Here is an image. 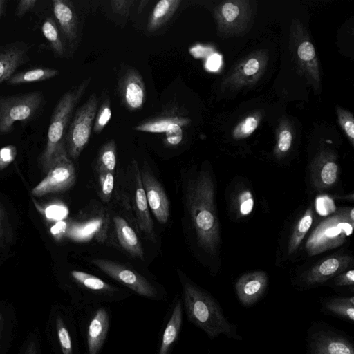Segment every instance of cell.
<instances>
[{"label": "cell", "mask_w": 354, "mask_h": 354, "mask_svg": "<svg viewBox=\"0 0 354 354\" xmlns=\"http://www.w3.org/2000/svg\"><path fill=\"white\" fill-rule=\"evenodd\" d=\"M182 286L180 296L183 313L189 322L203 330L210 339L220 335L235 340H242L237 326L225 316L218 301L183 274H179Z\"/></svg>", "instance_id": "obj_1"}, {"label": "cell", "mask_w": 354, "mask_h": 354, "mask_svg": "<svg viewBox=\"0 0 354 354\" xmlns=\"http://www.w3.org/2000/svg\"><path fill=\"white\" fill-rule=\"evenodd\" d=\"M187 203L198 245L205 252L214 255L220 242V232L214 185L209 171L201 170L191 182Z\"/></svg>", "instance_id": "obj_2"}, {"label": "cell", "mask_w": 354, "mask_h": 354, "mask_svg": "<svg viewBox=\"0 0 354 354\" xmlns=\"http://www.w3.org/2000/svg\"><path fill=\"white\" fill-rule=\"evenodd\" d=\"M91 77L84 80L66 91L55 106L47 133L46 145L39 162L43 171L48 173L58 158L67 153L65 136L73 111L85 93Z\"/></svg>", "instance_id": "obj_3"}, {"label": "cell", "mask_w": 354, "mask_h": 354, "mask_svg": "<svg viewBox=\"0 0 354 354\" xmlns=\"http://www.w3.org/2000/svg\"><path fill=\"white\" fill-rule=\"evenodd\" d=\"M73 309L84 354H100L109 332L110 307L104 304H92Z\"/></svg>", "instance_id": "obj_4"}, {"label": "cell", "mask_w": 354, "mask_h": 354, "mask_svg": "<svg viewBox=\"0 0 354 354\" xmlns=\"http://www.w3.org/2000/svg\"><path fill=\"white\" fill-rule=\"evenodd\" d=\"M46 333L54 354H82L75 311L72 306L50 308Z\"/></svg>", "instance_id": "obj_5"}, {"label": "cell", "mask_w": 354, "mask_h": 354, "mask_svg": "<svg viewBox=\"0 0 354 354\" xmlns=\"http://www.w3.org/2000/svg\"><path fill=\"white\" fill-rule=\"evenodd\" d=\"M353 208H344L323 220L312 232L306 243L309 256H314L339 247L352 234Z\"/></svg>", "instance_id": "obj_6"}, {"label": "cell", "mask_w": 354, "mask_h": 354, "mask_svg": "<svg viewBox=\"0 0 354 354\" xmlns=\"http://www.w3.org/2000/svg\"><path fill=\"white\" fill-rule=\"evenodd\" d=\"M290 50L299 74L313 87L321 88V76L315 48L309 33L299 19L292 21L289 35Z\"/></svg>", "instance_id": "obj_7"}, {"label": "cell", "mask_w": 354, "mask_h": 354, "mask_svg": "<svg viewBox=\"0 0 354 354\" xmlns=\"http://www.w3.org/2000/svg\"><path fill=\"white\" fill-rule=\"evenodd\" d=\"M45 104L41 91L0 96V135L10 133L16 122L28 123L37 118Z\"/></svg>", "instance_id": "obj_8"}, {"label": "cell", "mask_w": 354, "mask_h": 354, "mask_svg": "<svg viewBox=\"0 0 354 354\" xmlns=\"http://www.w3.org/2000/svg\"><path fill=\"white\" fill-rule=\"evenodd\" d=\"M306 354H354L353 338L323 322H313L308 328Z\"/></svg>", "instance_id": "obj_9"}, {"label": "cell", "mask_w": 354, "mask_h": 354, "mask_svg": "<svg viewBox=\"0 0 354 354\" xmlns=\"http://www.w3.org/2000/svg\"><path fill=\"white\" fill-rule=\"evenodd\" d=\"M254 2L248 0H229L221 2L214 9L218 35L222 38L241 36L252 22Z\"/></svg>", "instance_id": "obj_10"}, {"label": "cell", "mask_w": 354, "mask_h": 354, "mask_svg": "<svg viewBox=\"0 0 354 354\" xmlns=\"http://www.w3.org/2000/svg\"><path fill=\"white\" fill-rule=\"evenodd\" d=\"M92 264L132 292L152 301H165L166 294L153 281L140 273L113 261L93 259Z\"/></svg>", "instance_id": "obj_11"}, {"label": "cell", "mask_w": 354, "mask_h": 354, "mask_svg": "<svg viewBox=\"0 0 354 354\" xmlns=\"http://www.w3.org/2000/svg\"><path fill=\"white\" fill-rule=\"evenodd\" d=\"M268 51H253L239 60L223 79V92L238 91L254 86L261 78L267 68Z\"/></svg>", "instance_id": "obj_12"}, {"label": "cell", "mask_w": 354, "mask_h": 354, "mask_svg": "<svg viewBox=\"0 0 354 354\" xmlns=\"http://www.w3.org/2000/svg\"><path fill=\"white\" fill-rule=\"evenodd\" d=\"M99 100L93 93L74 113L68 124L65 146L68 156L77 159L88 142Z\"/></svg>", "instance_id": "obj_13"}, {"label": "cell", "mask_w": 354, "mask_h": 354, "mask_svg": "<svg viewBox=\"0 0 354 354\" xmlns=\"http://www.w3.org/2000/svg\"><path fill=\"white\" fill-rule=\"evenodd\" d=\"M47 175L32 189L35 196L64 192L71 188L76 180L75 169L67 153L61 156Z\"/></svg>", "instance_id": "obj_14"}, {"label": "cell", "mask_w": 354, "mask_h": 354, "mask_svg": "<svg viewBox=\"0 0 354 354\" xmlns=\"http://www.w3.org/2000/svg\"><path fill=\"white\" fill-rule=\"evenodd\" d=\"M352 261V258L347 254L333 255L326 258L300 276V286L303 288L322 286L346 270Z\"/></svg>", "instance_id": "obj_15"}, {"label": "cell", "mask_w": 354, "mask_h": 354, "mask_svg": "<svg viewBox=\"0 0 354 354\" xmlns=\"http://www.w3.org/2000/svg\"><path fill=\"white\" fill-rule=\"evenodd\" d=\"M183 313L181 297L177 295L166 313L154 354L172 353L181 333Z\"/></svg>", "instance_id": "obj_16"}, {"label": "cell", "mask_w": 354, "mask_h": 354, "mask_svg": "<svg viewBox=\"0 0 354 354\" xmlns=\"http://www.w3.org/2000/svg\"><path fill=\"white\" fill-rule=\"evenodd\" d=\"M310 172L312 183L316 189L322 191L334 186L339 172L336 154L328 149L320 151L310 163Z\"/></svg>", "instance_id": "obj_17"}, {"label": "cell", "mask_w": 354, "mask_h": 354, "mask_svg": "<svg viewBox=\"0 0 354 354\" xmlns=\"http://www.w3.org/2000/svg\"><path fill=\"white\" fill-rule=\"evenodd\" d=\"M122 104L130 111L141 109L146 100V88L141 75L134 68L127 69L118 82Z\"/></svg>", "instance_id": "obj_18"}, {"label": "cell", "mask_w": 354, "mask_h": 354, "mask_svg": "<svg viewBox=\"0 0 354 354\" xmlns=\"http://www.w3.org/2000/svg\"><path fill=\"white\" fill-rule=\"evenodd\" d=\"M267 274L261 270L241 275L235 283V291L241 304L245 307L254 305L264 295L268 287Z\"/></svg>", "instance_id": "obj_19"}, {"label": "cell", "mask_w": 354, "mask_h": 354, "mask_svg": "<svg viewBox=\"0 0 354 354\" xmlns=\"http://www.w3.org/2000/svg\"><path fill=\"white\" fill-rule=\"evenodd\" d=\"M30 48L28 44L19 41L0 46V85L29 62Z\"/></svg>", "instance_id": "obj_20"}, {"label": "cell", "mask_w": 354, "mask_h": 354, "mask_svg": "<svg viewBox=\"0 0 354 354\" xmlns=\"http://www.w3.org/2000/svg\"><path fill=\"white\" fill-rule=\"evenodd\" d=\"M140 176L149 207L160 223H167L169 216V203L162 185L145 168L141 170Z\"/></svg>", "instance_id": "obj_21"}, {"label": "cell", "mask_w": 354, "mask_h": 354, "mask_svg": "<svg viewBox=\"0 0 354 354\" xmlns=\"http://www.w3.org/2000/svg\"><path fill=\"white\" fill-rule=\"evenodd\" d=\"M53 12L61 35L70 44L77 38V16L73 3L68 0H53Z\"/></svg>", "instance_id": "obj_22"}, {"label": "cell", "mask_w": 354, "mask_h": 354, "mask_svg": "<svg viewBox=\"0 0 354 354\" xmlns=\"http://www.w3.org/2000/svg\"><path fill=\"white\" fill-rule=\"evenodd\" d=\"M136 179L135 210L139 228L152 241L155 239L153 223L149 211L146 194L137 162H133Z\"/></svg>", "instance_id": "obj_23"}, {"label": "cell", "mask_w": 354, "mask_h": 354, "mask_svg": "<svg viewBox=\"0 0 354 354\" xmlns=\"http://www.w3.org/2000/svg\"><path fill=\"white\" fill-rule=\"evenodd\" d=\"M320 311L325 315L332 316L354 324V296H334L321 299Z\"/></svg>", "instance_id": "obj_24"}, {"label": "cell", "mask_w": 354, "mask_h": 354, "mask_svg": "<svg viewBox=\"0 0 354 354\" xmlns=\"http://www.w3.org/2000/svg\"><path fill=\"white\" fill-rule=\"evenodd\" d=\"M115 231L122 248L132 256L143 259L144 252L138 236L125 219L116 216L113 218Z\"/></svg>", "instance_id": "obj_25"}, {"label": "cell", "mask_w": 354, "mask_h": 354, "mask_svg": "<svg viewBox=\"0 0 354 354\" xmlns=\"http://www.w3.org/2000/svg\"><path fill=\"white\" fill-rule=\"evenodd\" d=\"M16 324L14 308L0 304V354H8L14 338Z\"/></svg>", "instance_id": "obj_26"}, {"label": "cell", "mask_w": 354, "mask_h": 354, "mask_svg": "<svg viewBox=\"0 0 354 354\" xmlns=\"http://www.w3.org/2000/svg\"><path fill=\"white\" fill-rule=\"evenodd\" d=\"M180 0H160L154 6L148 20L147 29L152 32L164 26L176 12Z\"/></svg>", "instance_id": "obj_27"}, {"label": "cell", "mask_w": 354, "mask_h": 354, "mask_svg": "<svg viewBox=\"0 0 354 354\" xmlns=\"http://www.w3.org/2000/svg\"><path fill=\"white\" fill-rule=\"evenodd\" d=\"M59 73V70L51 68H34L15 73L6 84L10 86L39 82L52 79Z\"/></svg>", "instance_id": "obj_28"}, {"label": "cell", "mask_w": 354, "mask_h": 354, "mask_svg": "<svg viewBox=\"0 0 354 354\" xmlns=\"http://www.w3.org/2000/svg\"><path fill=\"white\" fill-rule=\"evenodd\" d=\"M293 141V127L289 120L282 118L276 129V142L273 153L281 159L286 156L291 149Z\"/></svg>", "instance_id": "obj_29"}, {"label": "cell", "mask_w": 354, "mask_h": 354, "mask_svg": "<svg viewBox=\"0 0 354 354\" xmlns=\"http://www.w3.org/2000/svg\"><path fill=\"white\" fill-rule=\"evenodd\" d=\"M41 32L48 41L55 56L63 57L65 55V48L61 32L53 17H48L44 19Z\"/></svg>", "instance_id": "obj_30"}, {"label": "cell", "mask_w": 354, "mask_h": 354, "mask_svg": "<svg viewBox=\"0 0 354 354\" xmlns=\"http://www.w3.org/2000/svg\"><path fill=\"white\" fill-rule=\"evenodd\" d=\"M189 122V120L186 118L177 115H171L153 118L143 122H141L134 127V129L140 131L149 133H162L165 132L167 127L173 123H178L185 126Z\"/></svg>", "instance_id": "obj_31"}, {"label": "cell", "mask_w": 354, "mask_h": 354, "mask_svg": "<svg viewBox=\"0 0 354 354\" xmlns=\"http://www.w3.org/2000/svg\"><path fill=\"white\" fill-rule=\"evenodd\" d=\"M313 219V212L311 207L308 208L298 221L291 234L288 245V253L295 252L299 247L308 231L310 228Z\"/></svg>", "instance_id": "obj_32"}, {"label": "cell", "mask_w": 354, "mask_h": 354, "mask_svg": "<svg viewBox=\"0 0 354 354\" xmlns=\"http://www.w3.org/2000/svg\"><path fill=\"white\" fill-rule=\"evenodd\" d=\"M263 113V110H258L245 117L233 129L232 138L239 140L249 137L259 125Z\"/></svg>", "instance_id": "obj_33"}, {"label": "cell", "mask_w": 354, "mask_h": 354, "mask_svg": "<svg viewBox=\"0 0 354 354\" xmlns=\"http://www.w3.org/2000/svg\"><path fill=\"white\" fill-rule=\"evenodd\" d=\"M102 224L101 218H94L85 223L72 226L68 229L67 235L76 241H88L97 234Z\"/></svg>", "instance_id": "obj_34"}, {"label": "cell", "mask_w": 354, "mask_h": 354, "mask_svg": "<svg viewBox=\"0 0 354 354\" xmlns=\"http://www.w3.org/2000/svg\"><path fill=\"white\" fill-rule=\"evenodd\" d=\"M116 166V145L114 140L106 142L100 149L97 169L113 172Z\"/></svg>", "instance_id": "obj_35"}, {"label": "cell", "mask_w": 354, "mask_h": 354, "mask_svg": "<svg viewBox=\"0 0 354 354\" xmlns=\"http://www.w3.org/2000/svg\"><path fill=\"white\" fill-rule=\"evenodd\" d=\"M111 118V102L109 95L97 109L93 123V131L95 133H100L106 126Z\"/></svg>", "instance_id": "obj_36"}, {"label": "cell", "mask_w": 354, "mask_h": 354, "mask_svg": "<svg viewBox=\"0 0 354 354\" xmlns=\"http://www.w3.org/2000/svg\"><path fill=\"white\" fill-rule=\"evenodd\" d=\"M336 113L340 127L347 136L352 146H354V118L348 110L337 106Z\"/></svg>", "instance_id": "obj_37"}, {"label": "cell", "mask_w": 354, "mask_h": 354, "mask_svg": "<svg viewBox=\"0 0 354 354\" xmlns=\"http://www.w3.org/2000/svg\"><path fill=\"white\" fill-rule=\"evenodd\" d=\"M99 174L101 198L104 202L109 201L114 187V176L111 171L97 169Z\"/></svg>", "instance_id": "obj_38"}, {"label": "cell", "mask_w": 354, "mask_h": 354, "mask_svg": "<svg viewBox=\"0 0 354 354\" xmlns=\"http://www.w3.org/2000/svg\"><path fill=\"white\" fill-rule=\"evenodd\" d=\"M41 336L37 328L32 330L27 335L19 354H41Z\"/></svg>", "instance_id": "obj_39"}, {"label": "cell", "mask_w": 354, "mask_h": 354, "mask_svg": "<svg viewBox=\"0 0 354 354\" xmlns=\"http://www.w3.org/2000/svg\"><path fill=\"white\" fill-rule=\"evenodd\" d=\"M40 212L45 216V217L50 221H62L68 214L67 208L59 203L50 204L44 208Z\"/></svg>", "instance_id": "obj_40"}, {"label": "cell", "mask_w": 354, "mask_h": 354, "mask_svg": "<svg viewBox=\"0 0 354 354\" xmlns=\"http://www.w3.org/2000/svg\"><path fill=\"white\" fill-rule=\"evenodd\" d=\"M17 149L13 145H8L0 149V171L6 168L16 158Z\"/></svg>", "instance_id": "obj_41"}, {"label": "cell", "mask_w": 354, "mask_h": 354, "mask_svg": "<svg viewBox=\"0 0 354 354\" xmlns=\"http://www.w3.org/2000/svg\"><path fill=\"white\" fill-rule=\"evenodd\" d=\"M182 125L178 123L171 124L165 131L166 140L169 145H178L183 139Z\"/></svg>", "instance_id": "obj_42"}, {"label": "cell", "mask_w": 354, "mask_h": 354, "mask_svg": "<svg viewBox=\"0 0 354 354\" xmlns=\"http://www.w3.org/2000/svg\"><path fill=\"white\" fill-rule=\"evenodd\" d=\"M333 285L335 287H347L353 290L354 271L353 269L345 270L333 277Z\"/></svg>", "instance_id": "obj_43"}, {"label": "cell", "mask_w": 354, "mask_h": 354, "mask_svg": "<svg viewBox=\"0 0 354 354\" xmlns=\"http://www.w3.org/2000/svg\"><path fill=\"white\" fill-rule=\"evenodd\" d=\"M238 205L239 212L242 216H246L252 212L254 201L252 194L249 191H245L239 195Z\"/></svg>", "instance_id": "obj_44"}, {"label": "cell", "mask_w": 354, "mask_h": 354, "mask_svg": "<svg viewBox=\"0 0 354 354\" xmlns=\"http://www.w3.org/2000/svg\"><path fill=\"white\" fill-rule=\"evenodd\" d=\"M131 0H114L111 1V6L115 13L122 16H127L133 6Z\"/></svg>", "instance_id": "obj_45"}, {"label": "cell", "mask_w": 354, "mask_h": 354, "mask_svg": "<svg viewBox=\"0 0 354 354\" xmlns=\"http://www.w3.org/2000/svg\"><path fill=\"white\" fill-rule=\"evenodd\" d=\"M37 3V0L19 1L15 9V16L18 18L23 17L26 12L31 10Z\"/></svg>", "instance_id": "obj_46"}, {"label": "cell", "mask_w": 354, "mask_h": 354, "mask_svg": "<svg viewBox=\"0 0 354 354\" xmlns=\"http://www.w3.org/2000/svg\"><path fill=\"white\" fill-rule=\"evenodd\" d=\"M66 229V223L63 221H57L50 227V233L56 238L59 239L64 233Z\"/></svg>", "instance_id": "obj_47"}, {"label": "cell", "mask_w": 354, "mask_h": 354, "mask_svg": "<svg viewBox=\"0 0 354 354\" xmlns=\"http://www.w3.org/2000/svg\"><path fill=\"white\" fill-rule=\"evenodd\" d=\"M221 64V57L215 54L212 55L207 62V68L212 71H217Z\"/></svg>", "instance_id": "obj_48"}, {"label": "cell", "mask_w": 354, "mask_h": 354, "mask_svg": "<svg viewBox=\"0 0 354 354\" xmlns=\"http://www.w3.org/2000/svg\"><path fill=\"white\" fill-rule=\"evenodd\" d=\"M7 1L6 0H0V17H1L6 8Z\"/></svg>", "instance_id": "obj_49"}, {"label": "cell", "mask_w": 354, "mask_h": 354, "mask_svg": "<svg viewBox=\"0 0 354 354\" xmlns=\"http://www.w3.org/2000/svg\"><path fill=\"white\" fill-rule=\"evenodd\" d=\"M2 231H3V214H2L1 209L0 207V236L2 234Z\"/></svg>", "instance_id": "obj_50"}]
</instances>
